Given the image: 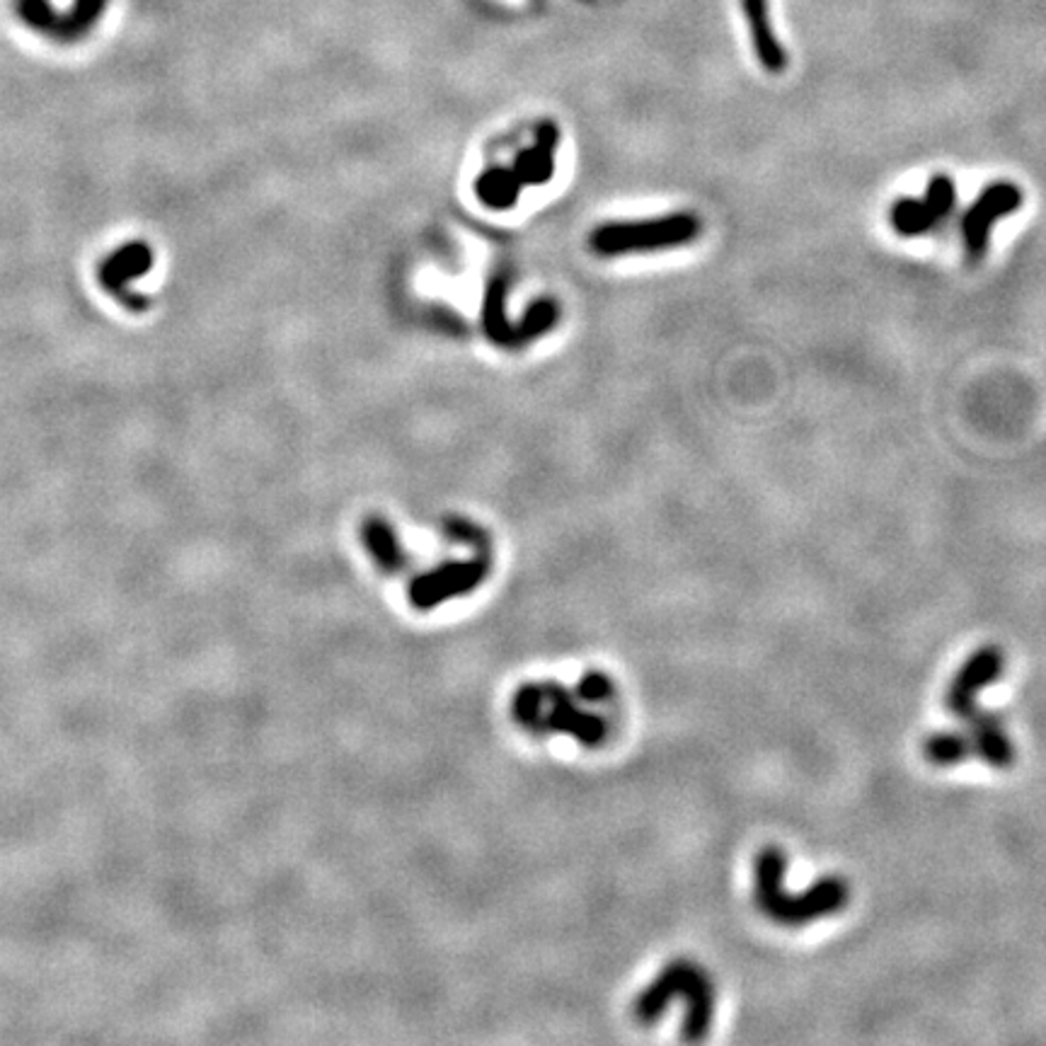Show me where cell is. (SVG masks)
Returning a JSON list of instances; mask_svg holds the SVG:
<instances>
[{"instance_id": "6da1fadb", "label": "cell", "mask_w": 1046, "mask_h": 1046, "mask_svg": "<svg viewBox=\"0 0 1046 1046\" xmlns=\"http://www.w3.org/2000/svg\"><path fill=\"white\" fill-rule=\"evenodd\" d=\"M1005 669V655L996 645L976 649L974 655L962 664L945 693V708L962 719L967 727V735L974 741L976 758H982L986 766L1008 770L1015 766V744L1005 729L998 713L984 710L976 696L979 690L996 684Z\"/></svg>"}, {"instance_id": "7a4b0ae2", "label": "cell", "mask_w": 1046, "mask_h": 1046, "mask_svg": "<svg viewBox=\"0 0 1046 1046\" xmlns=\"http://www.w3.org/2000/svg\"><path fill=\"white\" fill-rule=\"evenodd\" d=\"M785 850L766 846L754 860V901L760 914L783 928H801L844 911L850 901V885L844 877H824L799 894L785 889Z\"/></svg>"}, {"instance_id": "3957f363", "label": "cell", "mask_w": 1046, "mask_h": 1046, "mask_svg": "<svg viewBox=\"0 0 1046 1046\" xmlns=\"http://www.w3.org/2000/svg\"><path fill=\"white\" fill-rule=\"evenodd\" d=\"M681 998L688 1003V1015L684 1020V1037L700 1039L710 1029L715 1015V988L700 967L690 962H676L667 967L659 979L635 1000L637 1020L651 1023L667 1010V1003Z\"/></svg>"}, {"instance_id": "277c9868", "label": "cell", "mask_w": 1046, "mask_h": 1046, "mask_svg": "<svg viewBox=\"0 0 1046 1046\" xmlns=\"http://www.w3.org/2000/svg\"><path fill=\"white\" fill-rule=\"evenodd\" d=\"M514 717L534 731H569L587 746L604 744L608 735L604 719L577 710L572 696L552 684L524 686L514 698Z\"/></svg>"}, {"instance_id": "5b68a950", "label": "cell", "mask_w": 1046, "mask_h": 1046, "mask_svg": "<svg viewBox=\"0 0 1046 1046\" xmlns=\"http://www.w3.org/2000/svg\"><path fill=\"white\" fill-rule=\"evenodd\" d=\"M700 236V219L693 213H671L664 219L606 223L596 228L589 246L594 252L614 257L645 250H667L676 246H688Z\"/></svg>"}, {"instance_id": "8992f818", "label": "cell", "mask_w": 1046, "mask_h": 1046, "mask_svg": "<svg viewBox=\"0 0 1046 1046\" xmlns=\"http://www.w3.org/2000/svg\"><path fill=\"white\" fill-rule=\"evenodd\" d=\"M110 0H73L71 10H57L51 0H12L16 18L53 44H78L98 27Z\"/></svg>"}, {"instance_id": "52a82bcc", "label": "cell", "mask_w": 1046, "mask_h": 1046, "mask_svg": "<svg viewBox=\"0 0 1046 1046\" xmlns=\"http://www.w3.org/2000/svg\"><path fill=\"white\" fill-rule=\"evenodd\" d=\"M1025 195L1023 189L1013 182H994L988 185L972 207L962 216V242H964V257L969 265H979L990 242V230L994 226L1013 216L1023 207Z\"/></svg>"}, {"instance_id": "ba28073f", "label": "cell", "mask_w": 1046, "mask_h": 1046, "mask_svg": "<svg viewBox=\"0 0 1046 1046\" xmlns=\"http://www.w3.org/2000/svg\"><path fill=\"white\" fill-rule=\"evenodd\" d=\"M957 207L955 180L945 172L930 178L923 199H899L889 209V223L901 238H920L940 228Z\"/></svg>"}, {"instance_id": "9c48e42d", "label": "cell", "mask_w": 1046, "mask_h": 1046, "mask_svg": "<svg viewBox=\"0 0 1046 1046\" xmlns=\"http://www.w3.org/2000/svg\"><path fill=\"white\" fill-rule=\"evenodd\" d=\"M487 572H490V557L482 552L475 555L472 560L441 565L412 581L410 599L417 608H434L446 599H454V596L470 594Z\"/></svg>"}, {"instance_id": "30bf717a", "label": "cell", "mask_w": 1046, "mask_h": 1046, "mask_svg": "<svg viewBox=\"0 0 1046 1046\" xmlns=\"http://www.w3.org/2000/svg\"><path fill=\"white\" fill-rule=\"evenodd\" d=\"M153 250L146 242H127L100 265V283L107 293H112L121 306L141 312L148 298L133 291V283L143 279L153 267Z\"/></svg>"}, {"instance_id": "8fae6325", "label": "cell", "mask_w": 1046, "mask_h": 1046, "mask_svg": "<svg viewBox=\"0 0 1046 1046\" xmlns=\"http://www.w3.org/2000/svg\"><path fill=\"white\" fill-rule=\"evenodd\" d=\"M557 141H560V131H557L552 121H546V124H542L536 133V143L516 156L511 170L516 172V178L521 180L524 187L550 182L555 172Z\"/></svg>"}, {"instance_id": "7c38bea8", "label": "cell", "mask_w": 1046, "mask_h": 1046, "mask_svg": "<svg viewBox=\"0 0 1046 1046\" xmlns=\"http://www.w3.org/2000/svg\"><path fill=\"white\" fill-rule=\"evenodd\" d=\"M741 8H744L746 24H749L754 51L760 66H764L770 73H783L787 68V53L770 27L768 0H741Z\"/></svg>"}, {"instance_id": "4fadbf2b", "label": "cell", "mask_w": 1046, "mask_h": 1046, "mask_svg": "<svg viewBox=\"0 0 1046 1046\" xmlns=\"http://www.w3.org/2000/svg\"><path fill=\"white\" fill-rule=\"evenodd\" d=\"M361 538L366 550L371 552L376 565L386 572H400L405 567V552L400 548V540L392 531V526L378 516H371V519L363 521L361 528Z\"/></svg>"}, {"instance_id": "5bb4252c", "label": "cell", "mask_w": 1046, "mask_h": 1046, "mask_svg": "<svg viewBox=\"0 0 1046 1046\" xmlns=\"http://www.w3.org/2000/svg\"><path fill=\"white\" fill-rule=\"evenodd\" d=\"M507 283L505 279H492L490 287L485 291L482 301V328L485 335L499 347L516 349V325H509L507 312Z\"/></svg>"}, {"instance_id": "9a60e30c", "label": "cell", "mask_w": 1046, "mask_h": 1046, "mask_svg": "<svg viewBox=\"0 0 1046 1046\" xmlns=\"http://www.w3.org/2000/svg\"><path fill=\"white\" fill-rule=\"evenodd\" d=\"M923 758L935 768H955L976 756L974 741L964 731H933L923 739Z\"/></svg>"}, {"instance_id": "2e32d148", "label": "cell", "mask_w": 1046, "mask_h": 1046, "mask_svg": "<svg viewBox=\"0 0 1046 1046\" xmlns=\"http://www.w3.org/2000/svg\"><path fill=\"white\" fill-rule=\"evenodd\" d=\"M521 180L516 178V172L509 168H490L485 170L478 182H475V195L485 203V207L505 211L511 209L516 201H519L521 195Z\"/></svg>"}, {"instance_id": "e0dca14e", "label": "cell", "mask_w": 1046, "mask_h": 1046, "mask_svg": "<svg viewBox=\"0 0 1046 1046\" xmlns=\"http://www.w3.org/2000/svg\"><path fill=\"white\" fill-rule=\"evenodd\" d=\"M557 318H560V308H557L555 301L546 298V301H538L524 316V320L516 325V347H524L528 342H534L536 337L548 335Z\"/></svg>"}]
</instances>
